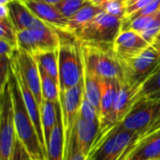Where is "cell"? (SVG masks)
Here are the masks:
<instances>
[{"mask_svg": "<svg viewBox=\"0 0 160 160\" xmlns=\"http://www.w3.org/2000/svg\"><path fill=\"white\" fill-rule=\"evenodd\" d=\"M17 41L19 48L36 56L42 52L58 50L61 38L56 29L38 18L31 28L17 32Z\"/></svg>", "mask_w": 160, "mask_h": 160, "instance_id": "5", "label": "cell"}, {"mask_svg": "<svg viewBox=\"0 0 160 160\" xmlns=\"http://www.w3.org/2000/svg\"><path fill=\"white\" fill-rule=\"evenodd\" d=\"M41 90L44 100H49L56 105H60V87L58 82L52 78L39 65Z\"/></svg>", "mask_w": 160, "mask_h": 160, "instance_id": "23", "label": "cell"}, {"mask_svg": "<svg viewBox=\"0 0 160 160\" xmlns=\"http://www.w3.org/2000/svg\"><path fill=\"white\" fill-rule=\"evenodd\" d=\"M25 160H32L30 158H29V156H27V158H26V159Z\"/></svg>", "mask_w": 160, "mask_h": 160, "instance_id": "40", "label": "cell"}, {"mask_svg": "<svg viewBox=\"0 0 160 160\" xmlns=\"http://www.w3.org/2000/svg\"><path fill=\"white\" fill-rule=\"evenodd\" d=\"M86 158H87L86 156H84L82 153L79 152L75 148H72L70 156H69V158H68V160H86Z\"/></svg>", "mask_w": 160, "mask_h": 160, "instance_id": "33", "label": "cell"}, {"mask_svg": "<svg viewBox=\"0 0 160 160\" xmlns=\"http://www.w3.org/2000/svg\"><path fill=\"white\" fill-rule=\"evenodd\" d=\"M102 10L103 8L101 6H96L90 3L89 1H87L74 16L68 19L69 34L74 36V34L77 31H79L83 26H85Z\"/></svg>", "mask_w": 160, "mask_h": 160, "instance_id": "19", "label": "cell"}, {"mask_svg": "<svg viewBox=\"0 0 160 160\" xmlns=\"http://www.w3.org/2000/svg\"><path fill=\"white\" fill-rule=\"evenodd\" d=\"M36 1H39V2H43V3H47L50 5H54L56 6L59 2H61V0H36Z\"/></svg>", "mask_w": 160, "mask_h": 160, "instance_id": "36", "label": "cell"}, {"mask_svg": "<svg viewBox=\"0 0 160 160\" xmlns=\"http://www.w3.org/2000/svg\"><path fill=\"white\" fill-rule=\"evenodd\" d=\"M84 98L83 80L77 85L60 92V107L65 135L64 160L68 159L79 112Z\"/></svg>", "mask_w": 160, "mask_h": 160, "instance_id": "6", "label": "cell"}, {"mask_svg": "<svg viewBox=\"0 0 160 160\" xmlns=\"http://www.w3.org/2000/svg\"><path fill=\"white\" fill-rule=\"evenodd\" d=\"M27 156L28 155H27L22 143L17 138L16 142H15V144H14V149H13L11 160H25Z\"/></svg>", "mask_w": 160, "mask_h": 160, "instance_id": "32", "label": "cell"}, {"mask_svg": "<svg viewBox=\"0 0 160 160\" xmlns=\"http://www.w3.org/2000/svg\"><path fill=\"white\" fill-rule=\"evenodd\" d=\"M160 33V10L157 12L154 19L152 20L151 23L148 25V27L142 33V36L148 41L152 42L156 37Z\"/></svg>", "mask_w": 160, "mask_h": 160, "instance_id": "30", "label": "cell"}, {"mask_svg": "<svg viewBox=\"0 0 160 160\" xmlns=\"http://www.w3.org/2000/svg\"><path fill=\"white\" fill-rule=\"evenodd\" d=\"M123 20L102 10L85 26L74 34L82 42L112 43L122 29Z\"/></svg>", "mask_w": 160, "mask_h": 160, "instance_id": "7", "label": "cell"}, {"mask_svg": "<svg viewBox=\"0 0 160 160\" xmlns=\"http://www.w3.org/2000/svg\"><path fill=\"white\" fill-rule=\"evenodd\" d=\"M136 134L121 128L119 124L107 136L98 133L86 160H117Z\"/></svg>", "mask_w": 160, "mask_h": 160, "instance_id": "8", "label": "cell"}, {"mask_svg": "<svg viewBox=\"0 0 160 160\" xmlns=\"http://www.w3.org/2000/svg\"><path fill=\"white\" fill-rule=\"evenodd\" d=\"M13 0H0V5H8Z\"/></svg>", "mask_w": 160, "mask_h": 160, "instance_id": "37", "label": "cell"}, {"mask_svg": "<svg viewBox=\"0 0 160 160\" xmlns=\"http://www.w3.org/2000/svg\"><path fill=\"white\" fill-rule=\"evenodd\" d=\"M65 135L61 110L58 112L57 123L51 135L47 146V160H64Z\"/></svg>", "mask_w": 160, "mask_h": 160, "instance_id": "18", "label": "cell"}, {"mask_svg": "<svg viewBox=\"0 0 160 160\" xmlns=\"http://www.w3.org/2000/svg\"><path fill=\"white\" fill-rule=\"evenodd\" d=\"M139 85H130L126 82H121L114 104V114L118 124H120L131 112L139 91Z\"/></svg>", "mask_w": 160, "mask_h": 160, "instance_id": "16", "label": "cell"}, {"mask_svg": "<svg viewBox=\"0 0 160 160\" xmlns=\"http://www.w3.org/2000/svg\"><path fill=\"white\" fill-rule=\"evenodd\" d=\"M60 92L79 84L83 80L84 64L80 41L73 37L61 38L58 48Z\"/></svg>", "mask_w": 160, "mask_h": 160, "instance_id": "3", "label": "cell"}, {"mask_svg": "<svg viewBox=\"0 0 160 160\" xmlns=\"http://www.w3.org/2000/svg\"><path fill=\"white\" fill-rule=\"evenodd\" d=\"M17 32L18 31L10 17L0 19V39L18 48Z\"/></svg>", "mask_w": 160, "mask_h": 160, "instance_id": "26", "label": "cell"}, {"mask_svg": "<svg viewBox=\"0 0 160 160\" xmlns=\"http://www.w3.org/2000/svg\"><path fill=\"white\" fill-rule=\"evenodd\" d=\"M10 17L8 5H0V19Z\"/></svg>", "mask_w": 160, "mask_h": 160, "instance_id": "34", "label": "cell"}, {"mask_svg": "<svg viewBox=\"0 0 160 160\" xmlns=\"http://www.w3.org/2000/svg\"><path fill=\"white\" fill-rule=\"evenodd\" d=\"M90 3L96 5V6H102L103 4L105 3H108L110 1H112V0H88Z\"/></svg>", "mask_w": 160, "mask_h": 160, "instance_id": "35", "label": "cell"}, {"mask_svg": "<svg viewBox=\"0 0 160 160\" xmlns=\"http://www.w3.org/2000/svg\"><path fill=\"white\" fill-rule=\"evenodd\" d=\"M100 82L101 99L99 109V130L109 131L118 125L114 114V104L121 81L100 79Z\"/></svg>", "mask_w": 160, "mask_h": 160, "instance_id": "11", "label": "cell"}, {"mask_svg": "<svg viewBox=\"0 0 160 160\" xmlns=\"http://www.w3.org/2000/svg\"><path fill=\"white\" fill-rule=\"evenodd\" d=\"M16 59L25 82L33 92L39 107H41L44 99L41 90L39 67L36 56L18 47L16 52Z\"/></svg>", "mask_w": 160, "mask_h": 160, "instance_id": "13", "label": "cell"}, {"mask_svg": "<svg viewBox=\"0 0 160 160\" xmlns=\"http://www.w3.org/2000/svg\"><path fill=\"white\" fill-rule=\"evenodd\" d=\"M154 0H137L129 5H128L127 7V10H126V17H128L132 14H134L135 12L141 10L142 8H145L146 6H148L150 3H152Z\"/></svg>", "mask_w": 160, "mask_h": 160, "instance_id": "31", "label": "cell"}, {"mask_svg": "<svg viewBox=\"0 0 160 160\" xmlns=\"http://www.w3.org/2000/svg\"><path fill=\"white\" fill-rule=\"evenodd\" d=\"M84 68L99 79L124 82L121 64L112 50V43L80 41Z\"/></svg>", "mask_w": 160, "mask_h": 160, "instance_id": "2", "label": "cell"}, {"mask_svg": "<svg viewBox=\"0 0 160 160\" xmlns=\"http://www.w3.org/2000/svg\"><path fill=\"white\" fill-rule=\"evenodd\" d=\"M17 139L12 95L9 82L1 93L0 107V160H11Z\"/></svg>", "mask_w": 160, "mask_h": 160, "instance_id": "9", "label": "cell"}, {"mask_svg": "<svg viewBox=\"0 0 160 160\" xmlns=\"http://www.w3.org/2000/svg\"><path fill=\"white\" fill-rule=\"evenodd\" d=\"M84 98L99 112L101 99V82L100 79L92 72L84 68L83 75Z\"/></svg>", "mask_w": 160, "mask_h": 160, "instance_id": "21", "label": "cell"}, {"mask_svg": "<svg viewBox=\"0 0 160 160\" xmlns=\"http://www.w3.org/2000/svg\"><path fill=\"white\" fill-rule=\"evenodd\" d=\"M88 0H61L56 8L67 19L74 16Z\"/></svg>", "mask_w": 160, "mask_h": 160, "instance_id": "27", "label": "cell"}, {"mask_svg": "<svg viewBox=\"0 0 160 160\" xmlns=\"http://www.w3.org/2000/svg\"><path fill=\"white\" fill-rule=\"evenodd\" d=\"M8 8L10 19L17 31L29 29L38 21V18L26 6L23 0H13L8 4Z\"/></svg>", "mask_w": 160, "mask_h": 160, "instance_id": "17", "label": "cell"}, {"mask_svg": "<svg viewBox=\"0 0 160 160\" xmlns=\"http://www.w3.org/2000/svg\"><path fill=\"white\" fill-rule=\"evenodd\" d=\"M158 157H160V136L143 144L128 160H144Z\"/></svg>", "mask_w": 160, "mask_h": 160, "instance_id": "25", "label": "cell"}, {"mask_svg": "<svg viewBox=\"0 0 160 160\" xmlns=\"http://www.w3.org/2000/svg\"><path fill=\"white\" fill-rule=\"evenodd\" d=\"M38 65L59 83L58 72V50L49 51L36 55Z\"/></svg>", "mask_w": 160, "mask_h": 160, "instance_id": "24", "label": "cell"}, {"mask_svg": "<svg viewBox=\"0 0 160 160\" xmlns=\"http://www.w3.org/2000/svg\"><path fill=\"white\" fill-rule=\"evenodd\" d=\"M139 99L160 101V67L140 86L137 94Z\"/></svg>", "mask_w": 160, "mask_h": 160, "instance_id": "22", "label": "cell"}, {"mask_svg": "<svg viewBox=\"0 0 160 160\" xmlns=\"http://www.w3.org/2000/svg\"><path fill=\"white\" fill-rule=\"evenodd\" d=\"M23 2L37 18L57 31L70 35L68 29V19L63 16L56 6L36 0H23Z\"/></svg>", "mask_w": 160, "mask_h": 160, "instance_id": "15", "label": "cell"}, {"mask_svg": "<svg viewBox=\"0 0 160 160\" xmlns=\"http://www.w3.org/2000/svg\"><path fill=\"white\" fill-rule=\"evenodd\" d=\"M159 114L160 101L139 99L119 126L123 129L140 132L148 128Z\"/></svg>", "mask_w": 160, "mask_h": 160, "instance_id": "10", "label": "cell"}, {"mask_svg": "<svg viewBox=\"0 0 160 160\" xmlns=\"http://www.w3.org/2000/svg\"><path fill=\"white\" fill-rule=\"evenodd\" d=\"M135 1H137V0H127V5H129V4H131V3H133Z\"/></svg>", "mask_w": 160, "mask_h": 160, "instance_id": "38", "label": "cell"}, {"mask_svg": "<svg viewBox=\"0 0 160 160\" xmlns=\"http://www.w3.org/2000/svg\"><path fill=\"white\" fill-rule=\"evenodd\" d=\"M9 84L12 95L14 123L17 138L22 143L32 160H47V155L40 143L34 123L28 113L18 81L11 69Z\"/></svg>", "mask_w": 160, "mask_h": 160, "instance_id": "1", "label": "cell"}, {"mask_svg": "<svg viewBox=\"0 0 160 160\" xmlns=\"http://www.w3.org/2000/svg\"><path fill=\"white\" fill-rule=\"evenodd\" d=\"M98 133H99V121L89 122L82 119L81 117H78L74 128L68 158L70 156L72 148L77 149L79 152L82 153L87 158V156L89 155L92 149V146L96 142Z\"/></svg>", "mask_w": 160, "mask_h": 160, "instance_id": "14", "label": "cell"}, {"mask_svg": "<svg viewBox=\"0 0 160 160\" xmlns=\"http://www.w3.org/2000/svg\"><path fill=\"white\" fill-rule=\"evenodd\" d=\"M60 110H61L60 105H56L55 103L49 100H43V103L40 107L41 123H42V128H43V132H44V137L47 146L51 135L52 133V130L56 126L58 112Z\"/></svg>", "mask_w": 160, "mask_h": 160, "instance_id": "20", "label": "cell"}, {"mask_svg": "<svg viewBox=\"0 0 160 160\" xmlns=\"http://www.w3.org/2000/svg\"><path fill=\"white\" fill-rule=\"evenodd\" d=\"M101 7L104 11L116 18L124 20L126 17V10L128 7L127 0H112L103 4Z\"/></svg>", "mask_w": 160, "mask_h": 160, "instance_id": "28", "label": "cell"}, {"mask_svg": "<svg viewBox=\"0 0 160 160\" xmlns=\"http://www.w3.org/2000/svg\"><path fill=\"white\" fill-rule=\"evenodd\" d=\"M150 45L140 33L130 29H121L114 41L112 50L119 62L133 58Z\"/></svg>", "mask_w": 160, "mask_h": 160, "instance_id": "12", "label": "cell"}, {"mask_svg": "<svg viewBox=\"0 0 160 160\" xmlns=\"http://www.w3.org/2000/svg\"><path fill=\"white\" fill-rule=\"evenodd\" d=\"M79 117L85 121L97 122L99 121V112L84 98L80 108Z\"/></svg>", "mask_w": 160, "mask_h": 160, "instance_id": "29", "label": "cell"}, {"mask_svg": "<svg viewBox=\"0 0 160 160\" xmlns=\"http://www.w3.org/2000/svg\"><path fill=\"white\" fill-rule=\"evenodd\" d=\"M144 160H160V157H158V158H148V159Z\"/></svg>", "mask_w": 160, "mask_h": 160, "instance_id": "39", "label": "cell"}, {"mask_svg": "<svg viewBox=\"0 0 160 160\" xmlns=\"http://www.w3.org/2000/svg\"><path fill=\"white\" fill-rule=\"evenodd\" d=\"M120 64L124 82L141 86L160 67V33L140 54Z\"/></svg>", "mask_w": 160, "mask_h": 160, "instance_id": "4", "label": "cell"}]
</instances>
